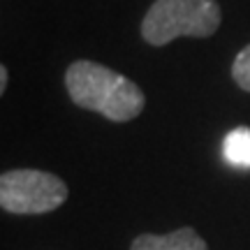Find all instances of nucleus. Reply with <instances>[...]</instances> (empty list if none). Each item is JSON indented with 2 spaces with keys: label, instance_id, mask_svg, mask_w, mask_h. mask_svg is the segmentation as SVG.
<instances>
[{
  "label": "nucleus",
  "instance_id": "1",
  "mask_svg": "<svg viewBox=\"0 0 250 250\" xmlns=\"http://www.w3.org/2000/svg\"><path fill=\"white\" fill-rule=\"evenodd\" d=\"M65 86L77 107L102 114L114 123L137 118L146 104L142 88L134 81L93 61L72 62L65 72Z\"/></svg>",
  "mask_w": 250,
  "mask_h": 250
},
{
  "label": "nucleus",
  "instance_id": "3",
  "mask_svg": "<svg viewBox=\"0 0 250 250\" xmlns=\"http://www.w3.org/2000/svg\"><path fill=\"white\" fill-rule=\"evenodd\" d=\"M67 199L61 176L42 169H9L0 176V206L9 213H49Z\"/></svg>",
  "mask_w": 250,
  "mask_h": 250
},
{
  "label": "nucleus",
  "instance_id": "7",
  "mask_svg": "<svg viewBox=\"0 0 250 250\" xmlns=\"http://www.w3.org/2000/svg\"><path fill=\"white\" fill-rule=\"evenodd\" d=\"M7 79H9V72H7V67L2 65V67H0V93L7 90Z\"/></svg>",
  "mask_w": 250,
  "mask_h": 250
},
{
  "label": "nucleus",
  "instance_id": "2",
  "mask_svg": "<svg viewBox=\"0 0 250 250\" xmlns=\"http://www.w3.org/2000/svg\"><path fill=\"white\" fill-rule=\"evenodd\" d=\"M220 21L223 12L215 0H155L142 21V37L153 46L176 37H211Z\"/></svg>",
  "mask_w": 250,
  "mask_h": 250
},
{
  "label": "nucleus",
  "instance_id": "6",
  "mask_svg": "<svg viewBox=\"0 0 250 250\" xmlns=\"http://www.w3.org/2000/svg\"><path fill=\"white\" fill-rule=\"evenodd\" d=\"M232 79L239 83V88L250 93V44L243 46L241 51L236 54L232 62Z\"/></svg>",
  "mask_w": 250,
  "mask_h": 250
},
{
  "label": "nucleus",
  "instance_id": "5",
  "mask_svg": "<svg viewBox=\"0 0 250 250\" xmlns=\"http://www.w3.org/2000/svg\"><path fill=\"white\" fill-rule=\"evenodd\" d=\"M225 160L232 162L234 167L250 169V130L248 127H236L225 137L223 142Z\"/></svg>",
  "mask_w": 250,
  "mask_h": 250
},
{
  "label": "nucleus",
  "instance_id": "4",
  "mask_svg": "<svg viewBox=\"0 0 250 250\" xmlns=\"http://www.w3.org/2000/svg\"><path fill=\"white\" fill-rule=\"evenodd\" d=\"M130 250H208L206 241L192 227H181L169 234H139Z\"/></svg>",
  "mask_w": 250,
  "mask_h": 250
}]
</instances>
